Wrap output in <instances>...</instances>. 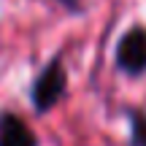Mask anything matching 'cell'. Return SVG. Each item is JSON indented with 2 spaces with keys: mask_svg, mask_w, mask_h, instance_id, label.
<instances>
[{
  "mask_svg": "<svg viewBox=\"0 0 146 146\" xmlns=\"http://www.w3.org/2000/svg\"><path fill=\"white\" fill-rule=\"evenodd\" d=\"M0 146H41V138L16 111H0Z\"/></svg>",
  "mask_w": 146,
  "mask_h": 146,
  "instance_id": "3",
  "label": "cell"
},
{
  "mask_svg": "<svg viewBox=\"0 0 146 146\" xmlns=\"http://www.w3.org/2000/svg\"><path fill=\"white\" fill-rule=\"evenodd\" d=\"M65 95H68V70L62 54H54L30 84V106L35 114H49L62 103Z\"/></svg>",
  "mask_w": 146,
  "mask_h": 146,
  "instance_id": "1",
  "label": "cell"
},
{
  "mask_svg": "<svg viewBox=\"0 0 146 146\" xmlns=\"http://www.w3.org/2000/svg\"><path fill=\"white\" fill-rule=\"evenodd\" d=\"M127 143L146 146V111L143 108H127Z\"/></svg>",
  "mask_w": 146,
  "mask_h": 146,
  "instance_id": "4",
  "label": "cell"
},
{
  "mask_svg": "<svg viewBox=\"0 0 146 146\" xmlns=\"http://www.w3.org/2000/svg\"><path fill=\"white\" fill-rule=\"evenodd\" d=\"M114 65L119 73L138 78L146 73V27L133 25L119 35L114 49Z\"/></svg>",
  "mask_w": 146,
  "mask_h": 146,
  "instance_id": "2",
  "label": "cell"
},
{
  "mask_svg": "<svg viewBox=\"0 0 146 146\" xmlns=\"http://www.w3.org/2000/svg\"><path fill=\"white\" fill-rule=\"evenodd\" d=\"M60 3H62L68 11H73V14H81V3H78V0H60Z\"/></svg>",
  "mask_w": 146,
  "mask_h": 146,
  "instance_id": "5",
  "label": "cell"
}]
</instances>
